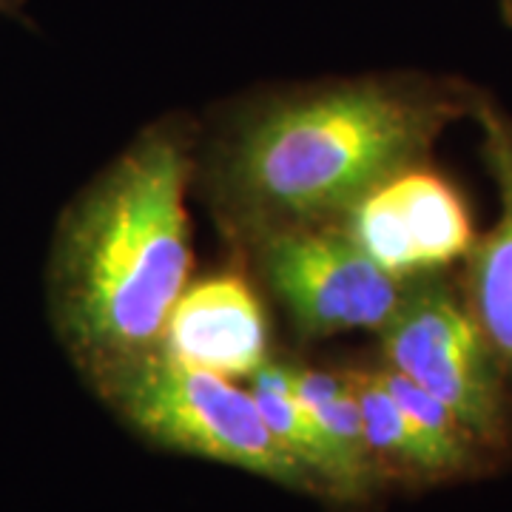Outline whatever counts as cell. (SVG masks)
Returning a JSON list of instances; mask_svg holds the SVG:
<instances>
[{"instance_id": "obj_4", "label": "cell", "mask_w": 512, "mask_h": 512, "mask_svg": "<svg viewBox=\"0 0 512 512\" xmlns=\"http://www.w3.org/2000/svg\"><path fill=\"white\" fill-rule=\"evenodd\" d=\"M274 296L305 342L345 333H382L421 276L384 271L342 222L302 225L234 254Z\"/></svg>"}, {"instance_id": "obj_7", "label": "cell", "mask_w": 512, "mask_h": 512, "mask_svg": "<svg viewBox=\"0 0 512 512\" xmlns=\"http://www.w3.org/2000/svg\"><path fill=\"white\" fill-rule=\"evenodd\" d=\"M163 350L237 382L274 359L271 316L242 259L188 282L168 319Z\"/></svg>"}, {"instance_id": "obj_5", "label": "cell", "mask_w": 512, "mask_h": 512, "mask_svg": "<svg viewBox=\"0 0 512 512\" xmlns=\"http://www.w3.org/2000/svg\"><path fill=\"white\" fill-rule=\"evenodd\" d=\"M379 359L447 404L498 461L512 458V399L456 276H421L376 336Z\"/></svg>"}, {"instance_id": "obj_10", "label": "cell", "mask_w": 512, "mask_h": 512, "mask_svg": "<svg viewBox=\"0 0 512 512\" xmlns=\"http://www.w3.org/2000/svg\"><path fill=\"white\" fill-rule=\"evenodd\" d=\"M288 370H291L293 393L319 424L342 470L345 504L365 507L387 490V484L367 450L362 413L345 367H319L288 359Z\"/></svg>"}, {"instance_id": "obj_12", "label": "cell", "mask_w": 512, "mask_h": 512, "mask_svg": "<svg viewBox=\"0 0 512 512\" xmlns=\"http://www.w3.org/2000/svg\"><path fill=\"white\" fill-rule=\"evenodd\" d=\"M0 18H15L20 23H29L23 15V0H0Z\"/></svg>"}, {"instance_id": "obj_6", "label": "cell", "mask_w": 512, "mask_h": 512, "mask_svg": "<svg viewBox=\"0 0 512 512\" xmlns=\"http://www.w3.org/2000/svg\"><path fill=\"white\" fill-rule=\"evenodd\" d=\"M342 225L384 271L404 279L461 265L478 237L467 197L430 160L370 188Z\"/></svg>"}, {"instance_id": "obj_2", "label": "cell", "mask_w": 512, "mask_h": 512, "mask_svg": "<svg viewBox=\"0 0 512 512\" xmlns=\"http://www.w3.org/2000/svg\"><path fill=\"white\" fill-rule=\"evenodd\" d=\"M200 120L165 111L63 205L46 259V313L83 384L163 348L194 279L188 194Z\"/></svg>"}, {"instance_id": "obj_9", "label": "cell", "mask_w": 512, "mask_h": 512, "mask_svg": "<svg viewBox=\"0 0 512 512\" xmlns=\"http://www.w3.org/2000/svg\"><path fill=\"white\" fill-rule=\"evenodd\" d=\"M356 393L370 458L387 487H439L476 478L421 433L384 387L376 359L345 367Z\"/></svg>"}, {"instance_id": "obj_3", "label": "cell", "mask_w": 512, "mask_h": 512, "mask_svg": "<svg viewBox=\"0 0 512 512\" xmlns=\"http://www.w3.org/2000/svg\"><path fill=\"white\" fill-rule=\"evenodd\" d=\"M111 416L148 444L234 467L316 498L313 481L271 436L248 384L151 350L86 384Z\"/></svg>"}, {"instance_id": "obj_11", "label": "cell", "mask_w": 512, "mask_h": 512, "mask_svg": "<svg viewBox=\"0 0 512 512\" xmlns=\"http://www.w3.org/2000/svg\"><path fill=\"white\" fill-rule=\"evenodd\" d=\"M245 384H248L271 436L313 481L316 498H322L328 504L348 507L342 470H339L336 456L322 436L319 424L313 421L311 413L305 410V404L299 402V396L293 393L288 359H282V356L268 359L254 376L245 379Z\"/></svg>"}, {"instance_id": "obj_1", "label": "cell", "mask_w": 512, "mask_h": 512, "mask_svg": "<svg viewBox=\"0 0 512 512\" xmlns=\"http://www.w3.org/2000/svg\"><path fill=\"white\" fill-rule=\"evenodd\" d=\"M478 94L467 77L419 69L256 86L200 120L194 191L234 254L288 228L342 222L370 188L430 160Z\"/></svg>"}, {"instance_id": "obj_13", "label": "cell", "mask_w": 512, "mask_h": 512, "mask_svg": "<svg viewBox=\"0 0 512 512\" xmlns=\"http://www.w3.org/2000/svg\"><path fill=\"white\" fill-rule=\"evenodd\" d=\"M498 12H501V20L512 29V0H498Z\"/></svg>"}, {"instance_id": "obj_8", "label": "cell", "mask_w": 512, "mask_h": 512, "mask_svg": "<svg viewBox=\"0 0 512 512\" xmlns=\"http://www.w3.org/2000/svg\"><path fill=\"white\" fill-rule=\"evenodd\" d=\"M470 120L481 134V160L495 185L498 217L461 259L456 282L512 399V111L481 89Z\"/></svg>"}]
</instances>
